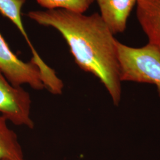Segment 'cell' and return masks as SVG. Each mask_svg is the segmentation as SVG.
<instances>
[{"label":"cell","instance_id":"8","mask_svg":"<svg viewBox=\"0 0 160 160\" xmlns=\"http://www.w3.org/2000/svg\"><path fill=\"white\" fill-rule=\"evenodd\" d=\"M40 6L48 10L64 9L82 13L90 7L94 0H36Z\"/></svg>","mask_w":160,"mask_h":160},{"label":"cell","instance_id":"3","mask_svg":"<svg viewBox=\"0 0 160 160\" xmlns=\"http://www.w3.org/2000/svg\"><path fill=\"white\" fill-rule=\"evenodd\" d=\"M0 72L12 86L20 87L28 84L40 91L45 88L38 65L31 59L29 62L20 60L12 52L0 34Z\"/></svg>","mask_w":160,"mask_h":160},{"label":"cell","instance_id":"7","mask_svg":"<svg viewBox=\"0 0 160 160\" xmlns=\"http://www.w3.org/2000/svg\"><path fill=\"white\" fill-rule=\"evenodd\" d=\"M7 121L0 114V160H27L16 133L8 126Z\"/></svg>","mask_w":160,"mask_h":160},{"label":"cell","instance_id":"5","mask_svg":"<svg viewBox=\"0 0 160 160\" xmlns=\"http://www.w3.org/2000/svg\"><path fill=\"white\" fill-rule=\"evenodd\" d=\"M138 0H97L100 16L113 34L123 33Z\"/></svg>","mask_w":160,"mask_h":160},{"label":"cell","instance_id":"1","mask_svg":"<svg viewBox=\"0 0 160 160\" xmlns=\"http://www.w3.org/2000/svg\"><path fill=\"white\" fill-rule=\"evenodd\" d=\"M40 25L58 30L67 42L75 63L103 83L114 105L121 97L120 66L117 41L100 14L86 16L64 9L29 12Z\"/></svg>","mask_w":160,"mask_h":160},{"label":"cell","instance_id":"9","mask_svg":"<svg viewBox=\"0 0 160 160\" xmlns=\"http://www.w3.org/2000/svg\"></svg>","mask_w":160,"mask_h":160},{"label":"cell","instance_id":"4","mask_svg":"<svg viewBox=\"0 0 160 160\" xmlns=\"http://www.w3.org/2000/svg\"><path fill=\"white\" fill-rule=\"evenodd\" d=\"M30 95L22 87L12 86L0 72V114L17 126L34 128L30 117Z\"/></svg>","mask_w":160,"mask_h":160},{"label":"cell","instance_id":"2","mask_svg":"<svg viewBox=\"0 0 160 160\" xmlns=\"http://www.w3.org/2000/svg\"><path fill=\"white\" fill-rule=\"evenodd\" d=\"M121 81L154 84L160 96V47L148 43L139 48L117 41Z\"/></svg>","mask_w":160,"mask_h":160},{"label":"cell","instance_id":"6","mask_svg":"<svg viewBox=\"0 0 160 160\" xmlns=\"http://www.w3.org/2000/svg\"><path fill=\"white\" fill-rule=\"evenodd\" d=\"M137 16L149 43L160 47V0H138Z\"/></svg>","mask_w":160,"mask_h":160}]
</instances>
